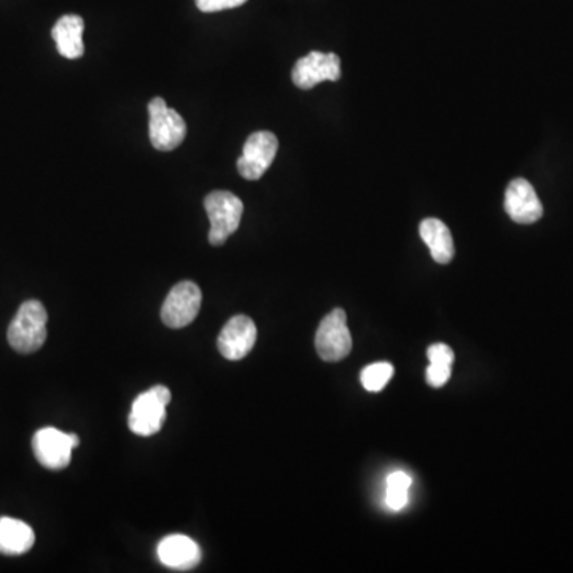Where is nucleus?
<instances>
[{
    "label": "nucleus",
    "instance_id": "nucleus-1",
    "mask_svg": "<svg viewBox=\"0 0 573 573\" xmlns=\"http://www.w3.org/2000/svg\"><path fill=\"white\" fill-rule=\"evenodd\" d=\"M48 314L39 300L24 301L8 327V344L20 354L39 351L47 341Z\"/></svg>",
    "mask_w": 573,
    "mask_h": 573
},
{
    "label": "nucleus",
    "instance_id": "nucleus-2",
    "mask_svg": "<svg viewBox=\"0 0 573 573\" xmlns=\"http://www.w3.org/2000/svg\"><path fill=\"white\" fill-rule=\"evenodd\" d=\"M204 207L211 222L209 242L212 246H222L241 225L244 204L231 191L219 190L206 196Z\"/></svg>",
    "mask_w": 573,
    "mask_h": 573
},
{
    "label": "nucleus",
    "instance_id": "nucleus-3",
    "mask_svg": "<svg viewBox=\"0 0 573 573\" xmlns=\"http://www.w3.org/2000/svg\"><path fill=\"white\" fill-rule=\"evenodd\" d=\"M171 402V390L166 386H155L134 400L129 413L131 432L139 437H152L160 432L166 422V406Z\"/></svg>",
    "mask_w": 573,
    "mask_h": 573
},
{
    "label": "nucleus",
    "instance_id": "nucleus-4",
    "mask_svg": "<svg viewBox=\"0 0 573 573\" xmlns=\"http://www.w3.org/2000/svg\"><path fill=\"white\" fill-rule=\"evenodd\" d=\"M149 136L153 147L160 152L177 149L185 136L187 125L177 110L169 109L163 98H155L149 104Z\"/></svg>",
    "mask_w": 573,
    "mask_h": 573
},
{
    "label": "nucleus",
    "instance_id": "nucleus-5",
    "mask_svg": "<svg viewBox=\"0 0 573 573\" xmlns=\"http://www.w3.org/2000/svg\"><path fill=\"white\" fill-rule=\"evenodd\" d=\"M316 351L325 362H340L352 351V336L344 309H333L320 322L316 333Z\"/></svg>",
    "mask_w": 573,
    "mask_h": 573
},
{
    "label": "nucleus",
    "instance_id": "nucleus-6",
    "mask_svg": "<svg viewBox=\"0 0 573 573\" xmlns=\"http://www.w3.org/2000/svg\"><path fill=\"white\" fill-rule=\"evenodd\" d=\"M78 445V435L61 432L55 427H43L32 438L34 456L48 470H63L71 464L72 451Z\"/></svg>",
    "mask_w": 573,
    "mask_h": 573
},
{
    "label": "nucleus",
    "instance_id": "nucleus-7",
    "mask_svg": "<svg viewBox=\"0 0 573 573\" xmlns=\"http://www.w3.org/2000/svg\"><path fill=\"white\" fill-rule=\"evenodd\" d=\"M203 293L195 282L184 281L172 287L161 308V320L169 328H184L198 316Z\"/></svg>",
    "mask_w": 573,
    "mask_h": 573
},
{
    "label": "nucleus",
    "instance_id": "nucleus-8",
    "mask_svg": "<svg viewBox=\"0 0 573 573\" xmlns=\"http://www.w3.org/2000/svg\"><path fill=\"white\" fill-rule=\"evenodd\" d=\"M341 78V59L335 53L311 51L293 66L292 80L300 90H312L322 82H338Z\"/></svg>",
    "mask_w": 573,
    "mask_h": 573
},
{
    "label": "nucleus",
    "instance_id": "nucleus-9",
    "mask_svg": "<svg viewBox=\"0 0 573 573\" xmlns=\"http://www.w3.org/2000/svg\"><path fill=\"white\" fill-rule=\"evenodd\" d=\"M279 150V141L269 131H258L247 139L241 158L238 160V172L246 180L262 179L263 174L273 164Z\"/></svg>",
    "mask_w": 573,
    "mask_h": 573
},
{
    "label": "nucleus",
    "instance_id": "nucleus-10",
    "mask_svg": "<svg viewBox=\"0 0 573 573\" xmlns=\"http://www.w3.org/2000/svg\"><path fill=\"white\" fill-rule=\"evenodd\" d=\"M257 343V327L250 317L234 316L228 320L220 332L217 346L220 354L231 362L241 360L254 349Z\"/></svg>",
    "mask_w": 573,
    "mask_h": 573
},
{
    "label": "nucleus",
    "instance_id": "nucleus-11",
    "mask_svg": "<svg viewBox=\"0 0 573 573\" xmlns=\"http://www.w3.org/2000/svg\"><path fill=\"white\" fill-rule=\"evenodd\" d=\"M505 211L513 222L531 225L542 219V201L538 199L531 182L526 179L511 180L505 191Z\"/></svg>",
    "mask_w": 573,
    "mask_h": 573
},
{
    "label": "nucleus",
    "instance_id": "nucleus-12",
    "mask_svg": "<svg viewBox=\"0 0 573 573\" xmlns=\"http://www.w3.org/2000/svg\"><path fill=\"white\" fill-rule=\"evenodd\" d=\"M158 559L172 570H190L203 559V551L195 540L187 535H169L158 545Z\"/></svg>",
    "mask_w": 573,
    "mask_h": 573
},
{
    "label": "nucleus",
    "instance_id": "nucleus-13",
    "mask_svg": "<svg viewBox=\"0 0 573 573\" xmlns=\"http://www.w3.org/2000/svg\"><path fill=\"white\" fill-rule=\"evenodd\" d=\"M83 29H85V21L82 16L64 15L56 21L51 37L55 40L59 55L67 59L82 58L85 53Z\"/></svg>",
    "mask_w": 573,
    "mask_h": 573
},
{
    "label": "nucleus",
    "instance_id": "nucleus-14",
    "mask_svg": "<svg viewBox=\"0 0 573 573\" xmlns=\"http://www.w3.org/2000/svg\"><path fill=\"white\" fill-rule=\"evenodd\" d=\"M36 543V534L29 524L10 516H0V554L21 556Z\"/></svg>",
    "mask_w": 573,
    "mask_h": 573
},
{
    "label": "nucleus",
    "instance_id": "nucleus-15",
    "mask_svg": "<svg viewBox=\"0 0 573 573\" xmlns=\"http://www.w3.org/2000/svg\"><path fill=\"white\" fill-rule=\"evenodd\" d=\"M422 241L429 247L430 255L440 265H448L456 254L453 234L446 223L438 219H425L419 225Z\"/></svg>",
    "mask_w": 573,
    "mask_h": 573
},
{
    "label": "nucleus",
    "instance_id": "nucleus-16",
    "mask_svg": "<svg viewBox=\"0 0 573 573\" xmlns=\"http://www.w3.org/2000/svg\"><path fill=\"white\" fill-rule=\"evenodd\" d=\"M411 478L403 472H395L387 478L386 503L392 510H402L408 503Z\"/></svg>",
    "mask_w": 573,
    "mask_h": 573
},
{
    "label": "nucleus",
    "instance_id": "nucleus-17",
    "mask_svg": "<svg viewBox=\"0 0 573 573\" xmlns=\"http://www.w3.org/2000/svg\"><path fill=\"white\" fill-rule=\"evenodd\" d=\"M392 376H394V367L387 362H378L363 368L360 381L368 392H381Z\"/></svg>",
    "mask_w": 573,
    "mask_h": 573
},
{
    "label": "nucleus",
    "instance_id": "nucleus-18",
    "mask_svg": "<svg viewBox=\"0 0 573 573\" xmlns=\"http://www.w3.org/2000/svg\"><path fill=\"white\" fill-rule=\"evenodd\" d=\"M451 368L453 367H446V365H435V363H430L429 368L425 371V378H427V384L430 387H438L445 386L446 382L451 379Z\"/></svg>",
    "mask_w": 573,
    "mask_h": 573
},
{
    "label": "nucleus",
    "instance_id": "nucleus-19",
    "mask_svg": "<svg viewBox=\"0 0 573 573\" xmlns=\"http://www.w3.org/2000/svg\"><path fill=\"white\" fill-rule=\"evenodd\" d=\"M196 7L204 13L222 12L231 8L241 7L247 0H195Z\"/></svg>",
    "mask_w": 573,
    "mask_h": 573
},
{
    "label": "nucleus",
    "instance_id": "nucleus-20",
    "mask_svg": "<svg viewBox=\"0 0 573 573\" xmlns=\"http://www.w3.org/2000/svg\"><path fill=\"white\" fill-rule=\"evenodd\" d=\"M429 355L430 363H435V365H446V367H453L454 363V352L451 347L446 346V344H433L429 347L427 351Z\"/></svg>",
    "mask_w": 573,
    "mask_h": 573
}]
</instances>
